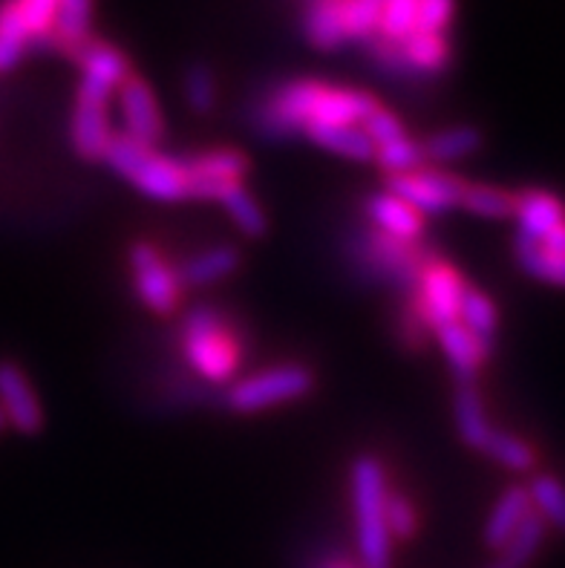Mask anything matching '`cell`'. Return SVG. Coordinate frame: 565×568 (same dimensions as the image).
I'll return each mask as SVG.
<instances>
[{
    "mask_svg": "<svg viewBox=\"0 0 565 568\" xmlns=\"http://www.w3.org/2000/svg\"><path fill=\"white\" fill-rule=\"evenodd\" d=\"M182 353L202 378L229 382L236 369V353L231 338L222 332L220 315L211 306H196L182 324Z\"/></svg>",
    "mask_w": 565,
    "mask_h": 568,
    "instance_id": "obj_3",
    "label": "cell"
},
{
    "mask_svg": "<svg viewBox=\"0 0 565 568\" xmlns=\"http://www.w3.org/2000/svg\"><path fill=\"white\" fill-rule=\"evenodd\" d=\"M384 3L386 0H344L341 18H344L346 41H370L379 32Z\"/></svg>",
    "mask_w": 565,
    "mask_h": 568,
    "instance_id": "obj_33",
    "label": "cell"
},
{
    "mask_svg": "<svg viewBox=\"0 0 565 568\" xmlns=\"http://www.w3.org/2000/svg\"><path fill=\"white\" fill-rule=\"evenodd\" d=\"M418 27V12H415V0H386L381 9L379 32L375 36L384 41L401 43L407 36H413Z\"/></svg>",
    "mask_w": 565,
    "mask_h": 568,
    "instance_id": "obj_34",
    "label": "cell"
},
{
    "mask_svg": "<svg viewBox=\"0 0 565 568\" xmlns=\"http://www.w3.org/2000/svg\"><path fill=\"white\" fill-rule=\"evenodd\" d=\"M453 413H456V430L458 439L465 442L471 450H485L491 433H494V425L485 413V404H482L480 389L473 384H462L453 396Z\"/></svg>",
    "mask_w": 565,
    "mask_h": 568,
    "instance_id": "obj_18",
    "label": "cell"
},
{
    "mask_svg": "<svg viewBox=\"0 0 565 568\" xmlns=\"http://www.w3.org/2000/svg\"><path fill=\"white\" fill-rule=\"evenodd\" d=\"M0 413L14 430L36 436L43 425L41 404L29 387L27 375L12 361H0Z\"/></svg>",
    "mask_w": 565,
    "mask_h": 568,
    "instance_id": "obj_12",
    "label": "cell"
},
{
    "mask_svg": "<svg viewBox=\"0 0 565 568\" xmlns=\"http://www.w3.org/2000/svg\"><path fill=\"white\" fill-rule=\"evenodd\" d=\"M458 324L465 326L485 358H491L496 349V329H500V312H496L494 301L482 295L480 288L465 286L462 292V303H458Z\"/></svg>",
    "mask_w": 565,
    "mask_h": 568,
    "instance_id": "obj_16",
    "label": "cell"
},
{
    "mask_svg": "<svg viewBox=\"0 0 565 568\" xmlns=\"http://www.w3.org/2000/svg\"><path fill=\"white\" fill-rule=\"evenodd\" d=\"M130 268H133V281H137V292L144 306L157 315H171L180 297V283H176V274L162 263V257L148 243H139L130 248Z\"/></svg>",
    "mask_w": 565,
    "mask_h": 568,
    "instance_id": "obj_6",
    "label": "cell"
},
{
    "mask_svg": "<svg viewBox=\"0 0 565 568\" xmlns=\"http://www.w3.org/2000/svg\"><path fill=\"white\" fill-rule=\"evenodd\" d=\"M315 378L306 367H274L265 373L251 375L245 382L231 384L225 393V407L234 413H258L274 407L280 402L306 396Z\"/></svg>",
    "mask_w": 565,
    "mask_h": 568,
    "instance_id": "obj_4",
    "label": "cell"
},
{
    "mask_svg": "<svg viewBox=\"0 0 565 568\" xmlns=\"http://www.w3.org/2000/svg\"><path fill=\"white\" fill-rule=\"evenodd\" d=\"M364 254L366 263H373L386 281H393L395 286H418L424 266L415 263L410 243H401V240L386 237L381 231H373V234H364Z\"/></svg>",
    "mask_w": 565,
    "mask_h": 568,
    "instance_id": "obj_13",
    "label": "cell"
},
{
    "mask_svg": "<svg viewBox=\"0 0 565 568\" xmlns=\"http://www.w3.org/2000/svg\"><path fill=\"white\" fill-rule=\"evenodd\" d=\"M516 240L528 243H543L552 231L565 225V202L552 191L543 187H528L514 194V216Z\"/></svg>",
    "mask_w": 565,
    "mask_h": 568,
    "instance_id": "obj_10",
    "label": "cell"
},
{
    "mask_svg": "<svg viewBox=\"0 0 565 568\" xmlns=\"http://www.w3.org/2000/svg\"><path fill=\"white\" fill-rule=\"evenodd\" d=\"M317 568H359V566H350L346 560H326V562H321Z\"/></svg>",
    "mask_w": 565,
    "mask_h": 568,
    "instance_id": "obj_42",
    "label": "cell"
},
{
    "mask_svg": "<svg viewBox=\"0 0 565 568\" xmlns=\"http://www.w3.org/2000/svg\"><path fill=\"white\" fill-rule=\"evenodd\" d=\"M467 283L458 277V272L447 263H433L424 266L418 277V292H422V315L433 329L458 321V303Z\"/></svg>",
    "mask_w": 565,
    "mask_h": 568,
    "instance_id": "obj_8",
    "label": "cell"
},
{
    "mask_svg": "<svg viewBox=\"0 0 565 568\" xmlns=\"http://www.w3.org/2000/svg\"><path fill=\"white\" fill-rule=\"evenodd\" d=\"M119 108H122L124 136L144 148H157V142L162 139V113H159L157 95L148 81L139 75H128L119 87Z\"/></svg>",
    "mask_w": 565,
    "mask_h": 568,
    "instance_id": "obj_7",
    "label": "cell"
},
{
    "mask_svg": "<svg viewBox=\"0 0 565 568\" xmlns=\"http://www.w3.org/2000/svg\"><path fill=\"white\" fill-rule=\"evenodd\" d=\"M453 9L456 0H415V12H418V32H438L444 36L453 21Z\"/></svg>",
    "mask_w": 565,
    "mask_h": 568,
    "instance_id": "obj_39",
    "label": "cell"
},
{
    "mask_svg": "<svg viewBox=\"0 0 565 568\" xmlns=\"http://www.w3.org/2000/svg\"><path fill=\"white\" fill-rule=\"evenodd\" d=\"M122 180L137 185L144 196L162 202H176L188 196V176L182 171V162L159 156L153 148L130 142L128 136H113L108 151L101 156Z\"/></svg>",
    "mask_w": 565,
    "mask_h": 568,
    "instance_id": "obj_2",
    "label": "cell"
},
{
    "mask_svg": "<svg viewBox=\"0 0 565 568\" xmlns=\"http://www.w3.org/2000/svg\"><path fill=\"white\" fill-rule=\"evenodd\" d=\"M95 0H58L56 21H52V41L79 52L90 41V23H93Z\"/></svg>",
    "mask_w": 565,
    "mask_h": 568,
    "instance_id": "obj_23",
    "label": "cell"
},
{
    "mask_svg": "<svg viewBox=\"0 0 565 568\" xmlns=\"http://www.w3.org/2000/svg\"><path fill=\"white\" fill-rule=\"evenodd\" d=\"M514 257L525 274L548 286L565 288V254H552L539 248L537 243L514 240Z\"/></svg>",
    "mask_w": 565,
    "mask_h": 568,
    "instance_id": "obj_28",
    "label": "cell"
},
{
    "mask_svg": "<svg viewBox=\"0 0 565 568\" xmlns=\"http://www.w3.org/2000/svg\"><path fill=\"white\" fill-rule=\"evenodd\" d=\"M75 55L81 61V75L90 81H99L108 90H119L122 81L130 75V64L124 52H119L110 43L87 41Z\"/></svg>",
    "mask_w": 565,
    "mask_h": 568,
    "instance_id": "obj_21",
    "label": "cell"
},
{
    "mask_svg": "<svg viewBox=\"0 0 565 568\" xmlns=\"http://www.w3.org/2000/svg\"><path fill=\"white\" fill-rule=\"evenodd\" d=\"M384 191L386 194H393L395 200L404 202V205H410L418 216H436L444 214V211H451L453 205L462 202L465 182L456 180L453 173L424 171V168H418V171L413 173L390 176Z\"/></svg>",
    "mask_w": 565,
    "mask_h": 568,
    "instance_id": "obj_5",
    "label": "cell"
},
{
    "mask_svg": "<svg viewBox=\"0 0 565 568\" xmlns=\"http://www.w3.org/2000/svg\"><path fill=\"white\" fill-rule=\"evenodd\" d=\"M249 162L240 151H211L182 162L188 176V196L196 200H214L225 182H240Z\"/></svg>",
    "mask_w": 565,
    "mask_h": 568,
    "instance_id": "obj_11",
    "label": "cell"
},
{
    "mask_svg": "<svg viewBox=\"0 0 565 568\" xmlns=\"http://www.w3.org/2000/svg\"><path fill=\"white\" fill-rule=\"evenodd\" d=\"M528 499L537 508V517H543L545 526L557 528L565 534V485L552 474H537L528 483Z\"/></svg>",
    "mask_w": 565,
    "mask_h": 568,
    "instance_id": "obj_29",
    "label": "cell"
},
{
    "mask_svg": "<svg viewBox=\"0 0 565 568\" xmlns=\"http://www.w3.org/2000/svg\"><path fill=\"white\" fill-rule=\"evenodd\" d=\"M214 200L225 205V211H229L231 220H234L236 229L243 231L245 237H263L265 214L258 205V200L249 194V187H245L243 182H225V185L216 191Z\"/></svg>",
    "mask_w": 565,
    "mask_h": 568,
    "instance_id": "obj_24",
    "label": "cell"
},
{
    "mask_svg": "<svg viewBox=\"0 0 565 568\" xmlns=\"http://www.w3.org/2000/svg\"><path fill=\"white\" fill-rule=\"evenodd\" d=\"M352 514H355V540H359V568H390L393 537L386 531L384 468L373 456L352 462Z\"/></svg>",
    "mask_w": 565,
    "mask_h": 568,
    "instance_id": "obj_1",
    "label": "cell"
},
{
    "mask_svg": "<svg viewBox=\"0 0 565 568\" xmlns=\"http://www.w3.org/2000/svg\"><path fill=\"white\" fill-rule=\"evenodd\" d=\"M303 133L315 144H321L323 151H332L337 156L359 159V162L375 159V144L370 142L361 124H309L303 128Z\"/></svg>",
    "mask_w": 565,
    "mask_h": 568,
    "instance_id": "obj_20",
    "label": "cell"
},
{
    "mask_svg": "<svg viewBox=\"0 0 565 568\" xmlns=\"http://www.w3.org/2000/svg\"><path fill=\"white\" fill-rule=\"evenodd\" d=\"M482 454L491 456L505 470H514V474H531L534 465H537V454H534V447L528 442L516 439V436L502 430L491 433V439H487Z\"/></svg>",
    "mask_w": 565,
    "mask_h": 568,
    "instance_id": "obj_30",
    "label": "cell"
},
{
    "mask_svg": "<svg viewBox=\"0 0 565 568\" xmlns=\"http://www.w3.org/2000/svg\"><path fill=\"white\" fill-rule=\"evenodd\" d=\"M375 162H379L390 176H401V173H413L422 168L424 151H422V144L404 136L398 139V142L375 148Z\"/></svg>",
    "mask_w": 565,
    "mask_h": 568,
    "instance_id": "obj_35",
    "label": "cell"
},
{
    "mask_svg": "<svg viewBox=\"0 0 565 568\" xmlns=\"http://www.w3.org/2000/svg\"><path fill=\"white\" fill-rule=\"evenodd\" d=\"M361 128H364V133L370 136V142H373L375 148H384V144L404 139V128H401L398 119H395L390 110L381 108V104L373 113L366 115L364 122H361Z\"/></svg>",
    "mask_w": 565,
    "mask_h": 568,
    "instance_id": "obj_41",
    "label": "cell"
},
{
    "mask_svg": "<svg viewBox=\"0 0 565 568\" xmlns=\"http://www.w3.org/2000/svg\"><path fill=\"white\" fill-rule=\"evenodd\" d=\"M70 139L72 148L81 159L99 162L108 151L110 139V122H108V99L95 93H84L75 90V110H72L70 122Z\"/></svg>",
    "mask_w": 565,
    "mask_h": 568,
    "instance_id": "obj_9",
    "label": "cell"
},
{
    "mask_svg": "<svg viewBox=\"0 0 565 568\" xmlns=\"http://www.w3.org/2000/svg\"><path fill=\"white\" fill-rule=\"evenodd\" d=\"M366 216L375 225V231H381L386 237L401 240V243H415L424 231L422 216L415 214L410 205L395 200L393 194H386V191L373 194L366 200Z\"/></svg>",
    "mask_w": 565,
    "mask_h": 568,
    "instance_id": "obj_15",
    "label": "cell"
},
{
    "mask_svg": "<svg viewBox=\"0 0 565 568\" xmlns=\"http://www.w3.org/2000/svg\"><path fill=\"white\" fill-rule=\"evenodd\" d=\"M23 27H27L29 41H43L52 36V21H56L58 0H12Z\"/></svg>",
    "mask_w": 565,
    "mask_h": 568,
    "instance_id": "obj_37",
    "label": "cell"
},
{
    "mask_svg": "<svg viewBox=\"0 0 565 568\" xmlns=\"http://www.w3.org/2000/svg\"><path fill=\"white\" fill-rule=\"evenodd\" d=\"M27 27L12 0H0V72L12 70L29 47Z\"/></svg>",
    "mask_w": 565,
    "mask_h": 568,
    "instance_id": "obj_31",
    "label": "cell"
},
{
    "mask_svg": "<svg viewBox=\"0 0 565 568\" xmlns=\"http://www.w3.org/2000/svg\"><path fill=\"white\" fill-rule=\"evenodd\" d=\"M413 72H438L451 61V43L438 32H418L407 36L398 43Z\"/></svg>",
    "mask_w": 565,
    "mask_h": 568,
    "instance_id": "obj_26",
    "label": "cell"
},
{
    "mask_svg": "<svg viewBox=\"0 0 565 568\" xmlns=\"http://www.w3.org/2000/svg\"><path fill=\"white\" fill-rule=\"evenodd\" d=\"M344 0H309L303 12V36L315 50H337L344 38V18H341Z\"/></svg>",
    "mask_w": 565,
    "mask_h": 568,
    "instance_id": "obj_19",
    "label": "cell"
},
{
    "mask_svg": "<svg viewBox=\"0 0 565 568\" xmlns=\"http://www.w3.org/2000/svg\"><path fill=\"white\" fill-rule=\"evenodd\" d=\"M366 43H370V58H373L375 67H379L384 75H390V79H410V75H413V70H410L407 58H404L398 43L384 41V38L379 36H373Z\"/></svg>",
    "mask_w": 565,
    "mask_h": 568,
    "instance_id": "obj_38",
    "label": "cell"
},
{
    "mask_svg": "<svg viewBox=\"0 0 565 568\" xmlns=\"http://www.w3.org/2000/svg\"><path fill=\"white\" fill-rule=\"evenodd\" d=\"M240 266V254L231 245H220V248H208V252L196 254V257L185 260L176 272V283L188 288L208 286L222 277H229Z\"/></svg>",
    "mask_w": 565,
    "mask_h": 568,
    "instance_id": "obj_22",
    "label": "cell"
},
{
    "mask_svg": "<svg viewBox=\"0 0 565 568\" xmlns=\"http://www.w3.org/2000/svg\"><path fill=\"white\" fill-rule=\"evenodd\" d=\"M438 346H442L444 358L451 364L453 375H456L458 387L462 384L476 382V373H480L482 361H485V353L480 349V344L467 335V329L462 324H447L436 329Z\"/></svg>",
    "mask_w": 565,
    "mask_h": 568,
    "instance_id": "obj_17",
    "label": "cell"
},
{
    "mask_svg": "<svg viewBox=\"0 0 565 568\" xmlns=\"http://www.w3.org/2000/svg\"><path fill=\"white\" fill-rule=\"evenodd\" d=\"M458 205L471 211V214L485 216V220H508V216H514V194L494 185H465V194H462Z\"/></svg>",
    "mask_w": 565,
    "mask_h": 568,
    "instance_id": "obj_32",
    "label": "cell"
},
{
    "mask_svg": "<svg viewBox=\"0 0 565 568\" xmlns=\"http://www.w3.org/2000/svg\"><path fill=\"white\" fill-rule=\"evenodd\" d=\"M528 514H531L528 488H525V485H511V488L496 499L494 511L487 514L485 531H482L485 546L502 551V548L511 542V537L519 531V526H523Z\"/></svg>",
    "mask_w": 565,
    "mask_h": 568,
    "instance_id": "obj_14",
    "label": "cell"
},
{
    "mask_svg": "<svg viewBox=\"0 0 565 568\" xmlns=\"http://www.w3.org/2000/svg\"><path fill=\"white\" fill-rule=\"evenodd\" d=\"M384 519H386V531H390V537H398V540L413 537L415 511H413V505L401 497V494H386Z\"/></svg>",
    "mask_w": 565,
    "mask_h": 568,
    "instance_id": "obj_40",
    "label": "cell"
},
{
    "mask_svg": "<svg viewBox=\"0 0 565 568\" xmlns=\"http://www.w3.org/2000/svg\"><path fill=\"white\" fill-rule=\"evenodd\" d=\"M545 531L548 526L543 523V517L531 511L525 517V523L519 526V531L511 537V542L502 548V555L496 557L487 568H528V562L539 555V548L545 542Z\"/></svg>",
    "mask_w": 565,
    "mask_h": 568,
    "instance_id": "obj_25",
    "label": "cell"
},
{
    "mask_svg": "<svg viewBox=\"0 0 565 568\" xmlns=\"http://www.w3.org/2000/svg\"><path fill=\"white\" fill-rule=\"evenodd\" d=\"M182 93H185V101L191 104L193 113H208L216 101L214 72L208 70L205 64L188 67L185 79H182Z\"/></svg>",
    "mask_w": 565,
    "mask_h": 568,
    "instance_id": "obj_36",
    "label": "cell"
},
{
    "mask_svg": "<svg viewBox=\"0 0 565 568\" xmlns=\"http://www.w3.org/2000/svg\"><path fill=\"white\" fill-rule=\"evenodd\" d=\"M480 148L482 133L476 128H471V124L433 133V136L422 144L424 159H430V162H456V159H465L471 156V153H476Z\"/></svg>",
    "mask_w": 565,
    "mask_h": 568,
    "instance_id": "obj_27",
    "label": "cell"
},
{
    "mask_svg": "<svg viewBox=\"0 0 565 568\" xmlns=\"http://www.w3.org/2000/svg\"><path fill=\"white\" fill-rule=\"evenodd\" d=\"M3 427H7V418H3V413H0V430H3Z\"/></svg>",
    "mask_w": 565,
    "mask_h": 568,
    "instance_id": "obj_43",
    "label": "cell"
}]
</instances>
